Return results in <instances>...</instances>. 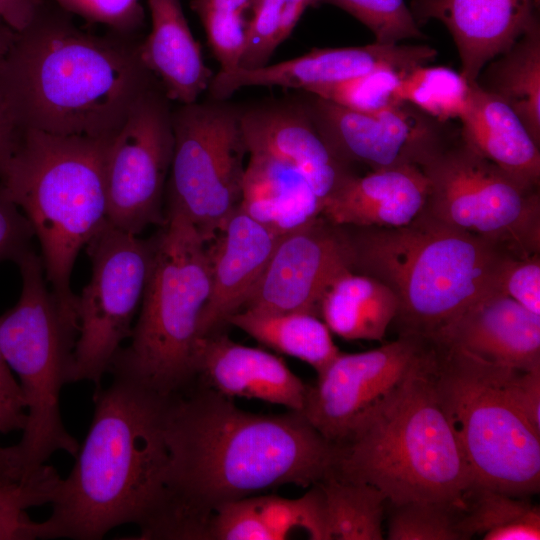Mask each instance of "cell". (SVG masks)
<instances>
[{
  "mask_svg": "<svg viewBox=\"0 0 540 540\" xmlns=\"http://www.w3.org/2000/svg\"><path fill=\"white\" fill-rule=\"evenodd\" d=\"M337 447L333 474L375 486L392 505L462 499L473 476L438 394L433 342L399 391Z\"/></svg>",
  "mask_w": 540,
  "mask_h": 540,
  "instance_id": "obj_5",
  "label": "cell"
},
{
  "mask_svg": "<svg viewBox=\"0 0 540 540\" xmlns=\"http://www.w3.org/2000/svg\"><path fill=\"white\" fill-rule=\"evenodd\" d=\"M248 152L276 157L296 168L322 204L356 175L329 147L304 103H273L240 109Z\"/></svg>",
  "mask_w": 540,
  "mask_h": 540,
  "instance_id": "obj_17",
  "label": "cell"
},
{
  "mask_svg": "<svg viewBox=\"0 0 540 540\" xmlns=\"http://www.w3.org/2000/svg\"><path fill=\"white\" fill-rule=\"evenodd\" d=\"M534 0H413L416 21L436 19L450 32L461 75L473 82L487 63L538 23Z\"/></svg>",
  "mask_w": 540,
  "mask_h": 540,
  "instance_id": "obj_19",
  "label": "cell"
},
{
  "mask_svg": "<svg viewBox=\"0 0 540 540\" xmlns=\"http://www.w3.org/2000/svg\"><path fill=\"white\" fill-rule=\"evenodd\" d=\"M151 31L138 45L145 68L163 92L181 105L198 101L213 77L184 15L181 0H147Z\"/></svg>",
  "mask_w": 540,
  "mask_h": 540,
  "instance_id": "obj_23",
  "label": "cell"
},
{
  "mask_svg": "<svg viewBox=\"0 0 540 540\" xmlns=\"http://www.w3.org/2000/svg\"><path fill=\"white\" fill-rule=\"evenodd\" d=\"M68 14L45 0L17 32L0 65V103L19 130L112 137L153 75L139 44L85 32Z\"/></svg>",
  "mask_w": 540,
  "mask_h": 540,
  "instance_id": "obj_3",
  "label": "cell"
},
{
  "mask_svg": "<svg viewBox=\"0 0 540 540\" xmlns=\"http://www.w3.org/2000/svg\"><path fill=\"white\" fill-rule=\"evenodd\" d=\"M45 0H0V17L17 32L27 27Z\"/></svg>",
  "mask_w": 540,
  "mask_h": 540,
  "instance_id": "obj_45",
  "label": "cell"
},
{
  "mask_svg": "<svg viewBox=\"0 0 540 540\" xmlns=\"http://www.w3.org/2000/svg\"><path fill=\"white\" fill-rule=\"evenodd\" d=\"M509 387L519 409L533 427L540 431V366L529 370L514 369Z\"/></svg>",
  "mask_w": 540,
  "mask_h": 540,
  "instance_id": "obj_44",
  "label": "cell"
},
{
  "mask_svg": "<svg viewBox=\"0 0 540 540\" xmlns=\"http://www.w3.org/2000/svg\"><path fill=\"white\" fill-rule=\"evenodd\" d=\"M226 397H243L302 412L308 385L278 356L213 333L202 337L196 379Z\"/></svg>",
  "mask_w": 540,
  "mask_h": 540,
  "instance_id": "obj_20",
  "label": "cell"
},
{
  "mask_svg": "<svg viewBox=\"0 0 540 540\" xmlns=\"http://www.w3.org/2000/svg\"><path fill=\"white\" fill-rule=\"evenodd\" d=\"M322 201L293 166L269 154L248 152L239 208L278 237L321 216Z\"/></svg>",
  "mask_w": 540,
  "mask_h": 540,
  "instance_id": "obj_25",
  "label": "cell"
},
{
  "mask_svg": "<svg viewBox=\"0 0 540 540\" xmlns=\"http://www.w3.org/2000/svg\"><path fill=\"white\" fill-rule=\"evenodd\" d=\"M316 4L317 0H257L248 20L246 47L239 68L267 65L304 11Z\"/></svg>",
  "mask_w": 540,
  "mask_h": 540,
  "instance_id": "obj_34",
  "label": "cell"
},
{
  "mask_svg": "<svg viewBox=\"0 0 540 540\" xmlns=\"http://www.w3.org/2000/svg\"><path fill=\"white\" fill-rule=\"evenodd\" d=\"M25 421L21 388L0 351V433L22 430Z\"/></svg>",
  "mask_w": 540,
  "mask_h": 540,
  "instance_id": "obj_43",
  "label": "cell"
},
{
  "mask_svg": "<svg viewBox=\"0 0 540 540\" xmlns=\"http://www.w3.org/2000/svg\"><path fill=\"white\" fill-rule=\"evenodd\" d=\"M174 149L172 110L153 86L111 138L105 158L106 220L139 235L165 219L163 201Z\"/></svg>",
  "mask_w": 540,
  "mask_h": 540,
  "instance_id": "obj_13",
  "label": "cell"
},
{
  "mask_svg": "<svg viewBox=\"0 0 540 540\" xmlns=\"http://www.w3.org/2000/svg\"><path fill=\"white\" fill-rule=\"evenodd\" d=\"M429 338L400 333L378 348L340 354L308 385L302 413L338 445L385 405L423 362Z\"/></svg>",
  "mask_w": 540,
  "mask_h": 540,
  "instance_id": "obj_14",
  "label": "cell"
},
{
  "mask_svg": "<svg viewBox=\"0 0 540 540\" xmlns=\"http://www.w3.org/2000/svg\"><path fill=\"white\" fill-rule=\"evenodd\" d=\"M381 57L372 45L316 48L310 52L272 65L259 68H237L218 71L211 79L212 99L225 100L245 87H284L310 92L379 67Z\"/></svg>",
  "mask_w": 540,
  "mask_h": 540,
  "instance_id": "obj_24",
  "label": "cell"
},
{
  "mask_svg": "<svg viewBox=\"0 0 540 540\" xmlns=\"http://www.w3.org/2000/svg\"><path fill=\"white\" fill-rule=\"evenodd\" d=\"M85 249L91 275L77 296L72 383L91 381L98 387L131 335L150 273L153 239L117 229L106 220Z\"/></svg>",
  "mask_w": 540,
  "mask_h": 540,
  "instance_id": "obj_12",
  "label": "cell"
},
{
  "mask_svg": "<svg viewBox=\"0 0 540 540\" xmlns=\"http://www.w3.org/2000/svg\"><path fill=\"white\" fill-rule=\"evenodd\" d=\"M32 227L21 210L5 195L0 185V263L17 262L32 250Z\"/></svg>",
  "mask_w": 540,
  "mask_h": 540,
  "instance_id": "obj_42",
  "label": "cell"
},
{
  "mask_svg": "<svg viewBox=\"0 0 540 540\" xmlns=\"http://www.w3.org/2000/svg\"><path fill=\"white\" fill-rule=\"evenodd\" d=\"M534 2L536 3V5L538 6L539 4V0H534Z\"/></svg>",
  "mask_w": 540,
  "mask_h": 540,
  "instance_id": "obj_50",
  "label": "cell"
},
{
  "mask_svg": "<svg viewBox=\"0 0 540 540\" xmlns=\"http://www.w3.org/2000/svg\"><path fill=\"white\" fill-rule=\"evenodd\" d=\"M17 31L0 17V65L8 54Z\"/></svg>",
  "mask_w": 540,
  "mask_h": 540,
  "instance_id": "obj_49",
  "label": "cell"
},
{
  "mask_svg": "<svg viewBox=\"0 0 540 540\" xmlns=\"http://www.w3.org/2000/svg\"><path fill=\"white\" fill-rule=\"evenodd\" d=\"M304 102L315 126L346 164L370 170L422 167L449 143L441 122L402 102L377 112H357L310 94Z\"/></svg>",
  "mask_w": 540,
  "mask_h": 540,
  "instance_id": "obj_15",
  "label": "cell"
},
{
  "mask_svg": "<svg viewBox=\"0 0 540 540\" xmlns=\"http://www.w3.org/2000/svg\"><path fill=\"white\" fill-rule=\"evenodd\" d=\"M475 81L505 102L540 145L539 22L487 63Z\"/></svg>",
  "mask_w": 540,
  "mask_h": 540,
  "instance_id": "obj_28",
  "label": "cell"
},
{
  "mask_svg": "<svg viewBox=\"0 0 540 540\" xmlns=\"http://www.w3.org/2000/svg\"><path fill=\"white\" fill-rule=\"evenodd\" d=\"M431 339L508 368L540 366V315L500 291L475 302Z\"/></svg>",
  "mask_w": 540,
  "mask_h": 540,
  "instance_id": "obj_21",
  "label": "cell"
},
{
  "mask_svg": "<svg viewBox=\"0 0 540 540\" xmlns=\"http://www.w3.org/2000/svg\"><path fill=\"white\" fill-rule=\"evenodd\" d=\"M257 0H192L191 7L198 13L201 11L231 12L245 14L253 10Z\"/></svg>",
  "mask_w": 540,
  "mask_h": 540,
  "instance_id": "obj_47",
  "label": "cell"
},
{
  "mask_svg": "<svg viewBox=\"0 0 540 540\" xmlns=\"http://www.w3.org/2000/svg\"><path fill=\"white\" fill-rule=\"evenodd\" d=\"M227 323L263 345L309 364L317 374L341 352L324 321L309 312L241 309Z\"/></svg>",
  "mask_w": 540,
  "mask_h": 540,
  "instance_id": "obj_29",
  "label": "cell"
},
{
  "mask_svg": "<svg viewBox=\"0 0 540 540\" xmlns=\"http://www.w3.org/2000/svg\"><path fill=\"white\" fill-rule=\"evenodd\" d=\"M470 83L461 139L479 155L521 181L539 186L540 151L517 114L499 97Z\"/></svg>",
  "mask_w": 540,
  "mask_h": 540,
  "instance_id": "obj_26",
  "label": "cell"
},
{
  "mask_svg": "<svg viewBox=\"0 0 540 540\" xmlns=\"http://www.w3.org/2000/svg\"><path fill=\"white\" fill-rule=\"evenodd\" d=\"M60 480L46 465L28 481L0 482V540L45 539L44 522L31 519L27 509L50 504Z\"/></svg>",
  "mask_w": 540,
  "mask_h": 540,
  "instance_id": "obj_33",
  "label": "cell"
},
{
  "mask_svg": "<svg viewBox=\"0 0 540 540\" xmlns=\"http://www.w3.org/2000/svg\"><path fill=\"white\" fill-rule=\"evenodd\" d=\"M204 539L276 540L262 518L254 496L219 506L209 519Z\"/></svg>",
  "mask_w": 540,
  "mask_h": 540,
  "instance_id": "obj_38",
  "label": "cell"
},
{
  "mask_svg": "<svg viewBox=\"0 0 540 540\" xmlns=\"http://www.w3.org/2000/svg\"><path fill=\"white\" fill-rule=\"evenodd\" d=\"M20 130L0 103V174L17 142Z\"/></svg>",
  "mask_w": 540,
  "mask_h": 540,
  "instance_id": "obj_46",
  "label": "cell"
},
{
  "mask_svg": "<svg viewBox=\"0 0 540 540\" xmlns=\"http://www.w3.org/2000/svg\"><path fill=\"white\" fill-rule=\"evenodd\" d=\"M0 482H18L12 460L10 447L0 445Z\"/></svg>",
  "mask_w": 540,
  "mask_h": 540,
  "instance_id": "obj_48",
  "label": "cell"
},
{
  "mask_svg": "<svg viewBox=\"0 0 540 540\" xmlns=\"http://www.w3.org/2000/svg\"><path fill=\"white\" fill-rule=\"evenodd\" d=\"M197 15L220 71L239 68L246 47L248 20L243 14L231 12L201 11Z\"/></svg>",
  "mask_w": 540,
  "mask_h": 540,
  "instance_id": "obj_39",
  "label": "cell"
},
{
  "mask_svg": "<svg viewBox=\"0 0 540 540\" xmlns=\"http://www.w3.org/2000/svg\"><path fill=\"white\" fill-rule=\"evenodd\" d=\"M112 137L20 130L0 174L5 195L39 242L53 295L77 317L71 275L80 251L106 222L105 158Z\"/></svg>",
  "mask_w": 540,
  "mask_h": 540,
  "instance_id": "obj_6",
  "label": "cell"
},
{
  "mask_svg": "<svg viewBox=\"0 0 540 540\" xmlns=\"http://www.w3.org/2000/svg\"><path fill=\"white\" fill-rule=\"evenodd\" d=\"M396 95L400 101L445 123L460 120L465 114L470 83L449 67L421 65L401 76Z\"/></svg>",
  "mask_w": 540,
  "mask_h": 540,
  "instance_id": "obj_32",
  "label": "cell"
},
{
  "mask_svg": "<svg viewBox=\"0 0 540 540\" xmlns=\"http://www.w3.org/2000/svg\"><path fill=\"white\" fill-rule=\"evenodd\" d=\"M343 227L353 271L382 281L396 295L399 333L429 339L475 302L499 291L511 256L423 211L401 227Z\"/></svg>",
  "mask_w": 540,
  "mask_h": 540,
  "instance_id": "obj_4",
  "label": "cell"
},
{
  "mask_svg": "<svg viewBox=\"0 0 540 540\" xmlns=\"http://www.w3.org/2000/svg\"><path fill=\"white\" fill-rule=\"evenodd\" d=\"M421 169L429 182L424 213L510 255L539 253V186L488 161L461 137Z\"/></svg>",
  "mask_w": 540,
  "mask_h": 540,
  "instance_id": "obj_10",
  "label": "cell"
},
{
  "mask_svg": "<svg viewBox=\"0 0 540 540\" xmlns=\"http://www.w3.org/2000/svg\"><path fill=\"white\" fill-rule=\"evenodd\" d=\"M336 6L363 23L380 44H398L425 35L405 0H317V4Z\"/></svg>",
  "mask_w": 540,
  "mask_h": 540,
  "instance_id": "obj_37",
  "label": "cell"
},
{
  "mask_svg": "<svg viewBox=\"0 0 540 540\" xmlns=\"http://www.w3.org/2000/svg\"><path fill=\"white\" fill-rule=\"evenodd\" d=\"M67 13L75 14L91 23L103 24L114 33H133L143 22V8L139 0H52Z\"/></svg>",
  "mask_w": 540,
  "mask_h": 540,
  "instance_id": "obj_40",
  "label": "cell"
},
{
  "mask_svg": "<svg viewBox=\"0 0 540 540\" xmlns=\"http://www.w3.org/2000/svg\"><path fill=\"white\" fill-rule=\"evenodd\" d=\"M348 271L353 254L345 228L320 216L280 237L242 309L319 316L326 290Z\"/></svg>",
  "mask_w": 540,
  "mask_h": 540,
  "instance_id": "obj_16",
  "label": "cell"
},
{
  "mask_svg": "<svg viewBox=\"0 0 540 540\" xmlns=\"http://www.w3.org/2000/svg\"><path fill=\"white\" fill-rule=\"evenodd\" d=\"M460 530L466 540H539L540 509L520 496L473 484L462 497Z\"/></svg>",
  "mask_w": 540,
  "mask_h": 540,
  "instance_id": "obj_30",
  "label": "cell"
},
{
  "mask_svg": "<svg viewBox=\"0 0 540 540\" xmlns=\"http://www.w3.org/2000/svg\"><path fill=\"white\" fill-rule=\"evenodd\" d=\"M174 149L167 206L180 210L209 242L239 207L248 150L240 109L224 100L172 111Z\"/></svg>",
  "mask_w": 540,
  "mask_h": 540,
  "instance_id": "obj_11",
  "label": "cell"
},
{
  "mask_svg": "<svg viewBox=\"0 0 540 540\" xmlns=\"http://www.w3.org/2000/svg\"><path fill=\"white\" fill-rule=\"evenodd\" d=\"M428 192L419 166L371 170L348 179L323 203L321 216L339 226L401 227L422 213Z\"/></svg>",
  "mask_w": 540,
  "mask_h": 540,
  "instance_id": "obj_22",
  "label": "cell"
},
{
  "mask_svg": "<svg viewBox=\"0 0 540 540\" xmlns=\"http://www.w3.org/2000/svg\"><path fill=\"white\" fill-rule=\"evenodd\" d=\"M498 290L527 310L540 315V255L509 256Z\"/></svg>",
  "mask_w": 540,
  "mask_h": 540,
  "instance_id": "obj_41",
  "label": "cell"
},
{
  "mask_svg": "<svg viewBox=\"0 0 540 540\" xmlns=\"http://www.w3.org/2000/svg\"><path fill=\"white\" fill-rule=\"evenodd\" d=\"M16 264L21 292L16 304L0 315V351L19 379L25 402L21 439L10 446L17 479L25 482L55 452L78 453L80 446L62 421L60 394L72 383L79 322L48 287L40 255L32 249Z\"/></svg>",
  "mask_w": 540,
  "mask_h": 540,
  "instance_id": "obj_8",
  "label": "cell"
},
{
  "mask_svg": "<svg viewBox=\"0 0 540 540\" xmlns=\"http://www.w3.org/2000/svg\"><path fill=\"white\" fill-rule=\"evenodd\" d=\"M111 374V384L96 389L88 434L50 503L45 539L99 540L126 523L139 526L141 539H164L170 513L164 424L171 396Z\"/></svg>",
  "mask_w": 540,
  "mask_h": 540,
  "instance_id": "obj_2",
  "label": "cell"
},
{
  "mask_svg": "<svg viewBox=\"0 0 540 540\" xmlns=\"http://www.w3.org/2000/svg\"><path fill=\"white\" fill-rule=\"evenodd\" d=\"M397 311V297L386 284L348 271L326 290L319 316L331 333L343 339L382 340Z\"/></svg>",
  "mask_w": 540,
  "mask_h": 540,
  "instance_id": "obj_27",
  "label": "cell"
},
{
  "mask_svg": "<svg viewBox=\"0 0 540 540\" xmlns=\"http://www.w3.org/2000/svg\"><path fill=\"white\" fill-rule=\"evenodd\" d=\"M166 539H204L221 505L286 484L309 487L334 473L338 447L302 412L255 414L204 385L170 397Z\"/></svg>",
  "mask_w": 540,
  "mask_h": 540,
  "instance_id": "obj_1",
  "label": "cell"
},
{
  "mask_svg": "<svg viewBox=\"0 0 540 540\" xmlns=\"http://www.w3.org/2000/svg\"><path fill=\"white\" fill-rule=\"evenodd\" d=\"M279 239L238 207L207 242L211 290L200 319L201 337L216 333L243 308Z\"/></svg>",
  "mask_w": 540,
  "mask_h": 540,
  "instance_id": "obj_18",
  "label": "cell"
},
{
  "mask_svg": "<svg viewBox=\"0 0 540 540\" xmlns=\"http://www.w3.org/2000/svg\"><path fill=\"white\" fill-rule=\"evenodd\" d=\"M153 256L130 343L109 373L131 376L172 396L196 380L199 325L211 290L207 242L178 209L167 206L152 236Z\"/></svg>",
  "mask_w": 540,
  "mask_h": 540,
  "instance_id": "obj_7",
  "label": "cell"
},
{
  "mask_svg": "<svg viewBox=\"0 0 540 540\" xmlns=\"http://www.w3.org/2000/svg\"><path fill=\"white\" fill-rule=\"evenodd\" d=\"M402 75L391 69H377L308 93L353 111L377 112L402 103L396 95Z\"/></svg>",
  "mask_w": 540,
  "mask_h": 540,
  "instance_id": "obj_36",
  "label": "cell"
},
{
  "mask_svg": "<svg viewBox=\"0 0 540 540\" xmlns=\"http://www.w3.org/2000/svg\"><path fill=\"white\" fill-rule=\"evenodd\" d=\"M319 485L323 491L329 540H382L387 498L375 486L331 474Z\"/></svg>",
  "mask_w": 540,
  "mask_h": 540,
  "instance_id": "obj_31",
  "label": "cell"
},
{
  "mask_svg": "<svg viewBox=\"0 0 540 540\" xmlns=\"http://www.w3.org/2000/svg\"><path fill=\"white\" fill-rule=\"evenodd\" d=\"M432 341L438 394L473 484L520 497L538 492L540 431L512 397L509 381L514 369Z\"/></svg>",
  "mask_w": 540,
  "mask_h": 540,
  "instance_id": "obj_9",
  "label": "cell"
},
{
  "mask_svg": "<svg viewBox=\"0 0 540 540\" xmlns=\"http://www.w3.org/2000/svg\"><path fill=\"white\" fill-rule=\"evenodd\" d=\"M392 506L387 529L390 540H466L459 526L462 499L415 501Z\"/></svg>",
  "mask_w": 540,
  "mask_h": 540,
  "instance_id": "obj_35",
  "label": "cell"
}]
</instances>
